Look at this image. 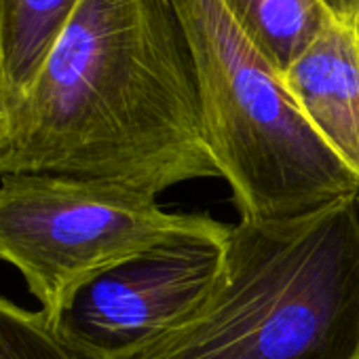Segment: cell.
Masks as SVG:
<instances>
[{"label": "cell", "mask_w": 359, "mask_h": 359, "mask_svg": "<svg viewBox=\"0 0 359 359\" xmlns=\"http://www.w3.org/2000/svg\"><path fill=\"white\" fill-rule=\"evenodd\" d=\"M279 76L315 133L359 177V24L330 13Z\"/></svg>", "instance_id": "8992f818"}, {"label": "cell", "mask_w": 359, "mask_h": 359, "mask_svg": "<svg viewBox=\"0 0 359 359\" xmlns=\"http://www.w3.org/2000/svg\"><path fill=\"white\" fill-rule=\"evenodd\" d=\"M323 3L340 20L359 24V0H323Z\"/></svg>", "instance_id": "30bf717a"}, {"label": "cell", "mask_w": 359, "mask_h": 359, "mask_svg": "<svg viewBox=\"0 0 359 359\" xmlns=\"http://www.w3.org/2000/svg\"><path fill=\"white\" fill-rule=\"evenodd\" d=\"M133 359H359V199L239 220L203 302Z\"/></svg>", "instance_id": "7a4b0ae2"}, {"label": "cell", "mask_w": 359, "mask_h": 359, "mask_svg": "<svg viewBox=\"0 0 359 359\" xmlns=\"http://www.w3.org/2000/svg\"><path fill=\"white\" fill-rule=\"evenodd\" d=\"M76 5L79 0H3V114L28 91Z\"/></svg>", "instance_id": "52a82bcc"}, {"label": "cell", "mask_w": 359, "mask_h": 359, "mask_svg": "<svg viewBox=\"0 0 359 359\" xmlns=\"http://www.w3.org/2000/svg\"><path fill=\"white\" fill-rule=\"evenodd\" d=\"M226 5L277 72L298 57L332 13L323 0H226Z\"/></svg>", "instance_id": "ba28073f"}, {"label": "cell", "mask_w": 359, "mask_h": 359, "mask_svg": "<svg viewBox=\"0 0 359 359\" xmlns=\"http://www.w3.org/2000/svg\"><path fill=\"white\" fill-rule=\"evenodd\" d=\"M0 79H3V0H0Z\"/></svg>", "instance_id": "8fae6325"}, {"label": "cell", "mask_w": 359, "mask_h": 359, "mask_svg": "<svg viewBox=\"0 0 359 359\" xmlns=\"http://www.w3.org/2000/svg\"><path fill=\"white\" fill-rule=\"evenodd\" d=\"M0 116H5V114H3V110H0Z\"/></svg>", "instance_id": "4fadbf2b"}, {"label": "cell", "mask_w": 359, "mask_h": 359, "mask_svg": "<svg viewBox=\"0 0 359 359\" xmlns=\"http://www.w3.org/2000/svg\"><path fill=\"white\" fill-rule=\"evenodd\" d=\"M208 214H173L116 184L62 173L0 175V260L13 264L51 321L100 269L189 233H218Z\"/></svg>", "instance_id": "277c9868"}, {"label": "cell", "mask_w": 359, "mask_h": 359, "mask_svg": "<svg viewBox=\"0 0 359 359\" xmlns=\"http://www.w3.org/2000/svg\"><path fill=\"white\" fill-rule=\"evenodd\" d=\"M3 133H5V116H0V140H3Z\"/></svg>", "instance_id": "7c38bea8"}, {"label": "cell", "mask_w": 359, "mask_h": 359, "mask_svg": "<svg viewBox=\"0 0 359 359\" xmlns=\"http://www.w3.org/2000/svg\"><path fill=\"white\" fill-rule=\"evenodd\" d=\"M229 231L175 235L100 269L47 325L74 359L137 357L203 302Z\"/></svg>", "instance_id": "5b68a950"}, {"label": "cell", "mask_w": 359, "mask_h": 359, "mask_svg": "<svg viewBox=\"0 0 359 359\" xmlns=\"http://www.w3.org/2000/svg\"><path fill=\"white\" fill-rule=\"evenodd\" d=\"M197 79L210 154L241 220L290 222L359 199L226 0H171Z\"/></svg>", "instance_id": "3957f363"}, {"label": "cell", "mask_w": 359, "mask_h": 359, "mask_svg": "<svg viewBox=\"0 0 359 359\" xmlns=\"http://www.w3.org/2000/svg\"><path fill=\"white\" fill-rule=\"evenodd\" d=\"M0 359H74L55 338L41 311L0 296Z\"/></svg>", "instance_id": "9c48e42d"}, {"label": "cell", "mask_w": 359, "mask_h": 359, "mask_svg": "<svg viewBox=\"0 0 359 359\" xmlns=\"http://www.w3.org/2000/svg\"><path fill=\"white\" fill-rule=\"evenodd\" d=\"M22 171L154 199L220 177L171 0H79L28 91L5 110L0 175Z\"/></svg>", "instance_id": "6da1fadb"}]
</instances>
